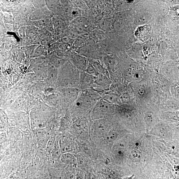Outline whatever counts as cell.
Wrapping results in <instances>:
<instances>
[{"label":"cell","mask_w":179,"mask_h":179,"mask_svg":"<svg viewBox=\"0 0 179 179\" xmlns=\"http://www.w3.org/2000/svg\"><path fill=\"white\" fill-rule=\"evenodd\" d=\"M109 128V124L102 119L94 120L91 124V130L95 134L99 136H105L110 131Z\"/></svg>","instance_id":"obj_2"},{"label":"cell","mask_w":179,"mask_h":179,"mask_svg":"<svg viewBox=\"0 0 179 179\" xmlns=\"http://www.w3.org/2000/svg\"><path fill=\"white\" fill-rule=\"evenodd\" d=\"M66 34L69 37L73 39H76L78 37L77 31L74 28H71L66 32Z\"/></svg>","instance_id":"obj_26"},{"label":"cell","mask_w":179,"mask_h":179,"mask_svg":"<svg viewBox=\"0 0 179 179\" xmlns=\"http://www.w3.org/2000/svg\"><path fill=\"white\" fill-rule=\"evenodd\" d=\"M73 166L69 165L65 170L64 179H76V169Z\"/></svg>","instance_id":"obj_13"},{"label":"cell","mask_w":179,"mask_h":179,"mask_svg":"<svg viewBox=\"0 0 179 179\" xmlns=\"http://www.w3.org/2000/svg\"><path fill=\"white\" fill-rule=\"evenodd\" d=\"M52 23L54 30L57 34H60L65 30V24L62 21L53 18Z\"/></svg>","instance_id":"obj_10"},{"label":"cell","mask_w":179,"mask_h":179,"mask_svg":"<svg viewBox=\"0 0 179 179\" xmlns=\"http://www.w3.org/2000/svg\"><path fill=\"white\" fill-rule=\"evenodd\" d=\"M45 11L38 10L33 12L30 16V19L33 21L39 20L45 18H49V15L46 14Z\"/></svg>","instance_id":"obj_14"},{"label":"cell","mask_w":179,"mask_h":179,"mask_svg":"<svg viewBox=\"0 0 179 179\" xmlns=\"http://www.w3.org/2000/svg\"><path fill=\"white\" fill-rule=\"evenodd\" d=\"M95 78L85 72H81L80 76V89L82 90H93Z\"/></svg>","instance_id":"obj_4"},{"label":"cell","mask_w":179,"mask_h":179,"mask_svg":"<svg viewBox=\"0 0 179 179\" xmlns=\"http://www.w3.org/2000/svg\"><path fill=\"white\" fill-rule=\"evenodd\" d=\"M85 72L95 77H97L100 74L97 71L93 65L89 62Z\"/></svg>","instance_id":"obj_23"},{"label":"cell","mask_w":179,"mask_h":179,"mask_svg":"<svg viewBox=\"0 0 179 179\" xmlns=\"http://www.w3.org/2000/svg\"><path fill=\"white\" fill-rule=\"evenodd\" d=\"M39 45H32L23 46L21 48L23 51L28 56L31 57L34 53L35 49Z\"/></svg>","instance_id":"obj_21"},{"label":"cell","mask_w":179,"mask_h":179,"mask_svg":"<svg viewBox=\"0 0 179 179\" xmlns=\"http://www.w3.org/2000/svg\"><path fill=\"white\" fill-rule=\"evenodd\" d=\"M86 40V37L85 36H78L75 40L73 46L75 48L81 47L84 44Z\"/></svg>","instance_id":"obj_22"},{"label":"cell","mask_w":179,"mask_h":179,"mask_svg":"<svg viewBox=\"0 0 179 179\" xmlns=\"http://www.w3.org/2000/svg\"><path fill=\"white\" fill-rule=\"evenodd\" d=\"M52 41V39L51 36L45 37L40 39L41 45L46 47H49L53 44Z\"/></svg>","instance_id":"obj_25"},{"label":"cell","mask_w":179,"mask_h":179,"mask_svg":"<svg viewBox=\"0 0 179 179\" xmlns=\"http://www.w3.org/2000/svg\"><path fill=\"white\" fill-rule=\"evenodd\" d=\"M85 173L82 170L76 169V179H85Z\"/></svg>","instance_id":"obj_30"},{"label":"cell","mask_w":179,"mask_h":179,"mask_svg":"<svg viewBox=\"0 0 179 179\" xmlns=\"http://www.w3.org/2000/svg\"><path fill=\"white\" fill-rule=\"evenodd\" d=\"M89 62L93 65L95 69L97 70V71L99 74H102L108 76H107L106 72L103 66L100 62L97 61L95 60H91Z\"/></svg>","instance_id":"obj_20"},{"label":"cell","mask_w":179,"mask_h":179,"mask_svg":"<svg viewBox=\"0 0 179 179\" xmlns=\"http://www.w3.org/2000/svg\"><path fill=\"white\" fill-rule=\"evenodd\" d=\"M61 160L63 163L72 166L76 168L77 166L76 156L71 153L62 154L61 157Z\"/></svg>","instance_id":"obj_9"},{"label":"cell","mask_w":179,"mask_h":179,"mask_svg":"<svg viewBox=\"0 0 179 179\" xmlns=\"http://www.w3.org/2000/svg\"><path fill=\"white\" fill-rule=\"evenodd\" d=\"M152 118L151 116H149L148 115L145 117V122H146L148 126L150 125L152 121Z\"/></svg>","instance_id":"obj_32"},{"label":"cell","mask_w":179,"mask_h":179,"mask_svg":"<svg viewBox=\"0 0 179 179\" xmlns=\"http://www.w3.org/2000/svg\"><path fill=\"white\" fill-rule=\"evenodd\" d=\"M46 5L49 10L53 12H56L60 8L59 2L56 1H46Z\"/></svg>","instance_id":"obj_16"},{"label":"cell","mask_w":179,"mask_h":179,"mask_svg":"<svg viewBox=\"0 0 179 179\" xmlns=\"http://www.w3.org/2000/svg\"><path fill=\"white\" fill-rule=\"evenodd\" d=\"M134 175H133L130 176L125 177L123 178V179H134Z\"/></svg>","instance_id":"obj_34"},{"label":"cell","mask_w":179,"mask_h":179,"mask_svg":"<svg viewBox=\"0 0 179 179\" xmlns=\"http://www.w3.org/2000/svg\"><path fill=\"white\" fill-rule=\"evenodd\" d=\"M82 153L87 157H90L91 156V150L88 146L86 145H83L81 146Z\"/></svg>","instance_id":"obj_28"},{"label":"cell","mask_w":179,"mask_h":179,"mask_svg":"<svg viewBox=\"0 0 179 179\" xmlns=\"http://www.w3.org/2000/svg\"><path fill=\"white\" fill-rule=\"evenodd\" d=\"M30 8L31 9V8L29 6H25L23 10V14H29L31 10Z\"/></svg>","instance_id":"obj_31"},{"label":"cell","mask_w":179,"mask_h":179,"mask_svg":"<svg viewBox=\"0 0 179 179\" xmlns=\"http://www.w3.org/2000/svg\"><path fill=\"white\" fill-rule=\"evenodd\" d=\"M118 135L117 132L114 130H111L105 136V140L107 142L112 143L117 139Z\"/></svg>","instance_id":"obj_19"},{"label":"cell","mask_w":179,"mask_h":179,"mask_svg":"<svg viewBox=\"0 0 179 179\" xmlns=\"http://www.w3.org/2000/svg\"><path fill=\"white\" fill-rule=\"evenodd\" d=\"M130 158L133 162L138 163L140 162L142 159V155L138 150L134 149L132 150L130 152Z\"/></svg>","instance_id":"obj_17"},{"label":"cell","mask_w":179,"mask_h":179,"mask_svg":"<svg viewBox=\"0 0 179 179\" xmlns=\"http://www.w3.org/2000/svg\"><path fill=\"white\" fill-rule=\"evenodd\" d=\"M38 28L34 25L28 26L26 28V36L29 38H33L38 34Z\"/></svg>","instance_id":"obj_15"},{"label":"cell","mask_w":179,"mask_h":179,"mask_svg":"<svg viewBox=\"0 0 179 179\" xmlns=\"http://www.w3.org/2000/svg\"><path fill=\"white\" fill-rule=\"evenodd\" d=\"M76 157L78 168L86 173H89V161L88 157L82 153H78Z\"/></svg>","instance_id":"obj_7"},{"label":"cell","mask_w":179,"mask_h":179,"mask_svg":"<svg viewBox=\"0 0 179 179\" xmlns=\"http://www.w3.org/2000/svg\"><path fill=\"white\" fill-rule=\"evenodd\" d=\"M70 14L72 17L76 18L81 17L82 15L81 10L77 8H72Z\"/></svg>","instance_id":"obj_27"},{"label":"cell","mask_w":179,"mask_h":179,"mask_svg":"<svg viewBox=\"0 0 179 179\" xmlns=\"http://www.w3.org/2000/svg\"><path fill=\"white\" fill-rule=\"evenodd\" d=\"M59 146L61 153H72L75 150V147L73 141L68 138H61L60 141Z\"/></svg>","instance_id":"obj_8"},{"label":"cell","mask_w":179,"mask_h":179,"mask_svg":"<svg viewBox=\"0 0 179 179\" xmlns=\"http://www.w3.org/2000/svg\"><path fill=\"white\" fill-rule=\"evenodd\" d=\"M85 179H91L90 174L89 173H86L85 174Z\"/></svg>","instance_id":"obj_33"},{"label":"cell","mask_w":179,"mask_h":179,"mask_svg":"<svg viewBox=\"0 0 179 179\" xmlns=\"http://www.w3.org/2000/svg\"><path fill=\"white\" fill-rule=\"evenodd\" d=\"M101 95L93 90H82L74 105V109L82 111L93 109L100 99Z\"/></svg>","instance_id":"obj_1"},{"label":"cell","mask_w":179,"mask_h":179,"mask_svg":"<svg viewBox=\"0 0 179 179\" xmlns=\"http://www.w3.org/2000/svg\"><path fill=\"white\" fill-rule=\"evenodd\" d=\"M54 148L55 149H54L53 151V157L55 159H59L61 156V153L60 151L59 145L56 144Z\"/></svg>","instance_id":"obj_29"},{"label":"cell","mask_w":179,"mask_h":179,"mask_svg":"<svg viewBox=\"0 0 179 179\" xmlns=\"http://www.w3.org/2000/svg\"><path fill=\"white\" fill-rule=\"evenodd\" d=\"M76 39H73L68 36H64L61 38L60 40V43L67 45L70 47L73 45Z\"/></svg>","instance_id":"obj_24"},{"label":"cell","mask_w":179,"mask_h":179,"mask_svg":"<svg viewBox=\"0 0 179 179\" xmlns=\"http://www.w3.org/2000/svg\"><path fill=\"white\" fill-rule=\"evenodd\" d=\"M72 64L81 72H85L89 63L87 58L79 54L74 55L70 57Z\"/></svg>","instance_id":"obj_5"},{"label":"cell","mask_w":179,"mask_h":179,"mask_svg":"<svg viewBox=\"0 0 179 179\" xmlns=\"http://www.w3.org/2000/svg\"><path fill=\"white\" fill-rule=\"evenodd\" d=\"M48 53V48L44 46L39 45L35 49L32 55L30 57L32 58H36L45 56L47 55Z\"/></svg>","instance_id":"obj_12"},{"label":"cell","mask_w":179,"mask_h":179,"mask_svg":"<svg viewBox=\"0 0 179 179\" xmlns=\"http://www.w3.org/2000/svg\"><path fill=\"white\" fill-rule=\"evenodd\" d=\"M111 82L109 77L102 74H99L95 77L93 90L97 92H101L109 89Z\"/></svg>","instance_id":"obj_3"},{"label":"cell","mask_w":179,"mask_h":179,"mask_svg":"<svg viewBox=\"0 0 179 179\" xmlns=\"http://www.w3.org/2000/svg\"><path fill=\"white\" fill-rule=\"evenodd\" d=\"M112 104L106 101L102 98L99 100L93 109V114H109L112 108Z\"/></svg>","instance_id":"obj_6"},{"label":"cell","mask_w":179,"mask_h":179,"mask_svg":"<svg viewBox=\"0 0 179 179\" xmlns=\"http://www.w3.org/2000/svg\"><path fill=\"white\" fill-rule=\"evenodd\" d=\"M104 100L111 104H114L117 102V97L114 93H107L103 95L102 98Z\"/></svg>","instance_id":"obj_18"},{"label":"cell","mask_w":179,"mask_h":179,"mask_svg":"<svg viewBox=\"0 0 179 179\" xmlns=\"http://www.w3.org/2000/svg\"><path fill=\"white\" fill-rule=\"evenodd\" d=\"M87 126V121L84 118L79 119L76 120L73 123L74 129L79 132L84 131Z\"/></svg>","instance_id":"obj_11"}]
</instances>
